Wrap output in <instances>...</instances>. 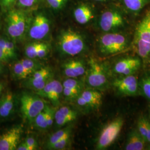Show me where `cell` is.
Masks as SVG:
<instances>
[{
    "instance_id": "1",
    "label": "cell",
    "mask_w": 150,
    "mask_h": 150,
    "mask_svg": "<svg viewBox=\"0 0 150 150\" xmlns=\"http://www.w3.org/2000/svg\"><path fill=\"white\" fill-rule=\"evenodd\" d=\"M59 45L61 51L69 56L77 55L84 50L85 42L78 33L68 30L60 36Z\"/></svg>"
},
{
    "instance_id": "2",
    "label": "cell",
    "mask_w": 150,
    "mask_h": 150,
    "mask_svg": "<svg viewBox=\"0 0 150 150\" xmlns=\"http://www.w3.org/2000/svg\"><path fill=\"white\" fill-rule=\"evenodd\" d=\"M127 45L126 38L121 33H108L100 38V51L104 54H116L125 50Z\"/></svg>"
},
{
    "instance_id": "3",
    "label": "cell",
    "mask_w": 150,
    "mask_h": 150,
    "mask_svg": "<svg viewBox=\"0 0 150 150\" xmlns=\"http://www.w3.org/2000/svg\"><path fill=\"white\" fill-rule=\"evenodd\" d=\"M123 120L117 117L102 129L97 142L98 150H105L115 142L123 127Z\"/></svg>"
},
{
    "instance_id": "4",
    "label": "cell",
    "mask_w": 150,
    "mask_h": 150,
    "mask_svg": "<svg viewBox=\"0 0 150 150\" xmlns=\"http://www.w3.org/2000/svg\"><path fill=\"white\" fill-rule=\"evenodd\" d=\"M46 106L41 98L24 93L21 97V110L23 117L29 121H33Z\"/></svg>"
},
{
    "instance_id": "5",
    "label": "cell",
    "mask_w": 150,
    "mask_h": 150,
    "mask_svg": "<svg viewBox=\"0 0 150 150\" xmlns=\"http://www.w3.org/2000/svg\"><path fill=\"white\" fill-rule=\"evenodd\" d=\"M86 81L88 86L94 88H101L107 84V74L104 67L93 59L89 61V70Z\"/></svg>"
},
{
    "instance_id": "6",
    "label": "cell",
    "mask_w": 150,
    "mask_h": 150,
    "mask_svg": "<svg viewBox=\"0 0 150 150\" xmlns=\"http://www.w3.org/2000/svg\"><path fill=\"white\" fill-rule=\"evenodd\" d=\"M26 28V19L20 11L13 10L7 17V30L11 38H17L23 35Z\"/></svg>"
},
{
    "instance_id": "7",
    "label": "cell",
    "mask_w": 150,
    "mask_h": 150,
    "mask_svg": "<svg viewBox=\"0 0 150 150\" xmlns=\"http://www.w3.org/2000/svg\"><path fill=\"white\" fill-rule=\"evenodd\" d=\"M113 86L120 93L126 96H134L139 92V81L134 75L115 80Z\"/></svg>"
},
{
    "instance_id": "8",
    "label": "cell",
    "mask_w": 150,
    "mask_h": 150,
    "mask_svg": "<svg viewBox=\"0 0 150 150\" xmlns=\"http://www.w3.org/2000/svg\"><path fill=\"white\" fill-rule=\"evenodd\" d=\"M22 133L21 126H16L0 136V150H16Z\"/></svg>"
},
{
    "instance_id": "9",
    "label": "cell",
    "mask_w": 150,
    "mask_h": 150,
    "mask_svg": "<svg viewBox=\"0 0 150 150\" xmlns=\"http://www.w3.org/2000/svg\"><path fill=\"white\" fill-rule=\"evenodd\" d=\"M141 61L138 57H127L119 60L113 67L114 72L123 76L134 75L141 67Z\"/></svg>"
},
{
    "instance_id": "10",
    "label": "cell",
    "mask_w": 150,
    "mask_h": 150,
    "mask_svg": "<svg viewBox=\"0 0 150 150\" xmlns=\"http://www.w3.org/2000/svg\"><path fill=\"white\" fill-rule=\"evenodd\" d=\"M50 31V22L42 15L35 17L30 27L29 35L34 40H41L45 38Z\"/></svg>"
},
{
    "instance_id": "11",
    "label": "cell",
    "mask_w": 150,
    "mask_h": 150,
    "mask_svg": "<svg viewBox=\"0 0 150 150\" xmlns=\"http://www.w3.org/2000/svg\"><path fill=\"white\" fill-rule=\"evenodd\" d=\"M123 23V17L116 11L104 12L100 20V26L103 31L108 32L121 26Z\"/></svg>"
},
{
    "instance_id": "12",
    "label": "cell",
    "mask_w": 150,
    "mask_h": 150,
    "mask_svg": "<svg viewBox=\"0 0 150 150\" xmlns=\"http://www.w3.org/2000/svg\"><path fill=\"white\" fill-rule=\"evenodd\" d=\"M51 71L47 67L39 68L35 71L28 81L29 86L36 91L41 90L51 80Z\"/></svg>"
},
{
    "instance_id": "13",
    "label": "cell",
    "mask_w": 150,
    "mask_h": 150,
    "mask_svg": "<svg viewBox=\"0 0 150 150\" xmlns=\"http://www.w3.org/2000/svg\"><path fill=\"white\" fill-rule=\"evenodd\" d=\"M64 75L69 78H76L84 75L86 67L83 62L79 60H71L64 63L63 66Z\"/></svg>"
},
{
    "instance_id": "14",
    "label": "cell",
    "mask_w": 150,
    "mask_h": 150,
    "mask_svg": "<svg viewBox=\"0 0 150 150\" xmlns=\"http://www.w3.org/2000/svg\"><path fill=\"white\" fill-rule=\"evenodd\" d=\"M76 117V112L68 106L61 107L54 113L55 122L59 127L74 121Z\"/></svg>"
},
{
    "instance_id": "15",
    "label": "cell",
    "mask_w": 150,
    "mask_h": 150,
    "mask_svg": "<svg viewBox=\"0 0 150 150\" xmlns=\"http://www.w3.org/2000/svg\"><path fill=\"white\" fill-rule=\"evenodd\" d=\"M146 141L139 131L133 129L129 132L125 149L126 150H142L145 148Z\"/></svg>"
},
{
    "instance_id": "16",
    "label": "cell",
    "mask_w": 150,
    "mask_h": 150,
    "mask_svg": "<svg viewBox=\"0 0 150 150\" xmlns=\"http://www.w3.org/2000/svg\"><path fill=\"white\" fill-rule=\"evenodd\" d=\"M135 38L150 42V12L137 27Z\"/></svg>"
},
{
    "instance_id": "17",
    "label": "cell",
    "mask_w": 150,
    "mask_h": 150,
    "mask_svg": "<svg viewBox=\"0 0 150 150\" xmlns=\"http://www.w3.org/2000/svg\"><path fill=\"white\" fill-rule=\"evenodd\" d=\"M80 95L85 100L88 107H98L102 103V95L98 91L87 90L82 92Z\"/></svg>"
},
{
    "instance_id": "18",
    "label": "cell",
    "mask_w": 150,
    "mask_h": 150,
    "mask_svg": "<svg viewBox=\"0 0 150 150\" xmlns=\"http://www.w3.org/2000/svg\"><path fill=\"white\" fill-rule=\"evenodd\" d=\"M74 16L76 21L81 25L88 23L93 17L91 9L86 5L78 7L74 11Z\"/></svg>"
},
{
    "instance_id": "19",
    "label": "cell",
    "mask_w": 150,
    "mask_h": 150,
    "mask_svg": "<svg viewBox=\"0 0 150 150\" xmlns=\"http://www.w3.org/2000/svg\"><path fill=\"white\" fill-rule=\"evenodd\" d=\"M13 97L11 92H8L0 100V116L7 117L13 108Z\"/></svg>"
},
{
    "instance_id": "20",
    "label": "cell",
    "mask_w": 150,
    "mask_h": 150,
    "mask_svg": "<svg viewBox=\"0 0 150 150\" xmlns=\"http://www.w3.org/2000/svg\"><path fill=\"white\" fill-rule=\"evenodd\" d=\"M134 42L139 56L144 59H149L150 57V42L136 38Z\"/></svg>"
},
{
    "instance_id": "21",
    "label": "cell",
    "mask_w": 150,
    "mask_h": 150,
    "mask_svg": "<svg viewBox=\"0 0 150 150\" xmlns=\"http://www.w3.org/2000/svg\"><path fill=\"white\" fill-rule=\"evenodd\" d=\"M62 92V84L59 81L54 80V86L47 98L54 103V105H57L59 103V97Z\"/></svg>"
},
{
    "instance_id": "22",
    "label": "cell",
    "mask_w": 150,
    "mask_h": 150,
    "mask_svg": "<svg viewBox=\"0 0 150 150\" xmlns=\"http://www.w3.org/2000/svg\"><path fill=\"white\" fill-rule=\"evenodd\" d=\"M139 92L150 101V74H145L139 81Z\"/></svg>"
},
{
    "instance_id": "23",
    "label": "cell",
    "mask_w": 150,
    "mask_h": 150,
    "mask_svg": "<svg viewBox=\"0 0 150 150\" xmlns=\"http://www.w3.org/2000/svg\"><path fill=\"white\" fill-rule=\"evenodd\" d=\"M148 0H122L124 5L131 11L138 12L142 10Z\"/></svg>"
},
{
    "instance_id": "24",
    "label": "cell",
    "mask_w": 150,
    "mask_h": 150,
    "mask_svg": "<svg viewBox=\"0 0 150 150\" xmlns=\"http://www.w3.org/2000/svg\"><path fill=\"white\" fill-rule=\"evenodd\" d=\"M13 72L18 79H24L30 75V73L23 67L20 61L13 65Z\"/></svg>"
},
{
    "instance_id": "25",
    "label": "cell",
    "mask_w": 150,
    "mask_h": 150,
    "mask_svg": "<svg viewBox=\"0 0 150 150\" xmlns=\"http://www.w3.org/2000/svg\"><path fill=\"white\" fill-rule=\"evenodd\" d=\"M70 132H71V131L70 129L68 128L62 129L54 132L50 136V139H48V147L51 146V145H54V144L56 143L57 142H58L66 135L70 134Z\"/></svg>"
},
{
    "instance_id": "26",
    "label": "cell",
    "mask_w": 150,
    "mask_h": 150,
    "mask_svg": "<svg viewBox=\"0 0 150 150\" xmlns=\"http://www.w3.org/2000/svg\"><path fill=\"white\" fill-rule=\"evenodd\" d=\"M0 48L4 50L11 59L15 56V49L13 43L3 38H0Z\"/></svg>"
},
{
    "instance_id": "27",
    "label": "cell",
    "mask_w": 150,
    "mask_h": 150,
    "mask_svg": "<svg viewBox=\"0 0 150 150\" xmlns=\"http://www.w3.org/2000/svg\"><path fill=\"white\" fill-rule=\"evenodd\" d=\"M41 42H33L28 45L25 49V54L29 59H35L37 57L38 51L42 46Z\"/></svg>"
},
{
    "instance_id": "28",
    "label": "cell",
    "mask_w": 150,
    "mask_h": 150,
    "mask_svg": "<svg viewBox=\"0 0 150 150\" xmlns=\"http://www.w3.org/2000/svg\"><path fill=\"white\" fill-rule=\"evenodd\" d=\"M149 122H150L149 120L145 116H140L137 121V129L139 131V134L143 137L145 141H146L148 124Z\"/></svg>"
},
{
    "instance_id": "29",
    "label": "cell",
    "mask_w": 150,
    "mask_h": 150,
    "mask_svg": "<svg viewBox=\"0 0 150 150\" xmlns=\"http://www.w3.org/2000/svg\"><path fill=\"white\" fill-rule=\"evenodd\" d=\"M35 126L38 129H45L48 127L46 118V111L45 109L40 113L33 120Z\"/></svg>"
},
{
    "instance_id": "30",
    "label": "cell",
    "mask_w": 150,
    "mask_h": 150,
    "mask_svg": "<svg viewBox=\"0 0 150 150\" xmlns=\"http://www.w3.org/2000/svg\"><path fill=\"white\" fill-rule=\"evenodd\" d=\"M20 61L23 67L30 73V74L39 69L38 63L31 59L28 58L27 59H22Z\"/></svg>"
},
{
    "instance_id": "31",
    "label": "cell",
    "mask_w": 150,
    "mask_h": 150,
    "mask_svg": "<svg viewBox=\"0 0 150 150\" xmlns=\"http://www.w3.org/2000/svg\"><path fill=\"white\" fill-rule=\"evenodd\" d=\"M70 137V134L66 135L62 139H60L56 143L54 144V145H51L48 148L52 150H63L66 147L68 144Z\"/></svg>"
},
{
    "instance_id": "32",
    "label": "cell",
    "mask_w": 150,
    "mask_h": 150,
    "mask_svg": "<svg viewBox=\"0 0 150 150\" xmlns=\"http://www.w3.org/2000/svg\"><path fill=\"white\" fill-rule=\"evenodd\" d=\"M62 86L64 87H67L70 88L81 90V86L80 82L76 79H74V78H69L64 81L62 83Z\"/></svg>"
},
{
    "instance_id": "33",
    "label": "cell",
    "mask_w": 150,
    "mask_h": 150,
    "mask_svg": "<svg viewBox=\"0 0 150 150\" xmlns=\"http://www.w3.org/2000/svg\"><path fill=\"white\" fill-rule=\"evenodd\" d=\"M80 92L81 90L77 89H73L63 87V94L64 95V96L69 98L77 97L80 93Z\"/></svg>"
},
{
    "instance_id": "34",
    "label": "cell",
    "mask_w": 150,
    "mask_h": 150,
    "mask_svg": "<svg viewBox=\"0 0 150 150\" xmlns=\"http://www.w3.org/2000/svg\"><path fill=\"white\" fill-rule=\"evenodd\" d=\"M45 110L46 111V118L48 127H51L54 123V111L48 106H45Z\"/></svg>"
},
{
    "instance_id": "35",
    "label": "cell",
    "mask_w": 150,
    "mask_h": 150,
    "mask_svg": "<svg viewBox=\"0 0 150 150\" xmlns=\"http://www.w3.org/2000/svg\"><path fill=\"white\" fill-rule=\"evenodd\" d=\"M48 4L54 9L61 8L67 1V0H47Z\"/></svg>"
},
{
    "instance_id": "36",
    "label": "cell",
    "mask_w": 150,
    "mask_h": 150,
    "mask_svg": "<svg viewBox=\"0 0 150 150\" xmlns=\"http://www.w3.org/2000/svg\"><path fill=\"white\" fill-rule=\"evenodd\" d=\"M25 143L28 146V150H36L38 147V144L36 139H35L33 137L28 136L26 138L25 140Z\"/></svg>"
},
{
    "instance_id": "37",
    "label": "cell",
    "mask_w": 150,
    "mask_h": 150,
    "mask_svg": "<svg viewBox=\"0 0 150 150\" xmlns=\"http://www.w3.org/2000/svg\"><path fill=\"white\" fill-rule=\"evenodd\" d=\"M48 46L45 43H42V46L40 47V48H39L38 51L36 58L41 59L45 57L48 54Z\"/></svg>"
},
{
    "instance_id": "38",
    "label": "cell",
    "mask_w": 150,
    "mask_h": 150,
    "mask_svg": "<svg viewBox=\"0 0 150 150\" xmlns=\"http://www.w3.org/2000/svg\"><path fill=\"white\" fill-rule=\"evenodd\" d=\"M38 0H18V4L22 7H29L33 5Z\"/></svg>"
},
{
    "instance_id": "39",
    "label": "cell",
    "mask_w": 150,
    "mask_h": 150,
    "mask_svg": "<svg viewBox=\"0 0 150 150\" xmlns=\"http://www.w3.org/2000/svg\"><path fill=\"white\" fill-rule=\"evenodd\" d=\"M10 58L5 52L0 48V60L3 62H6Z\"/></svg>"
},
{
    "instance_id": "40",
    "label": "cell",
    "mask_w": 150,
    "mask_h": 150,
    "mask_svg": "<svg viewBox=\"0 0 150 150\" xmlns=\"http://www.w3.org/2000/svg\"><path fill=\"white\" fill-rule=\"evenodd\" d=\"M15 0H1L2 5L4 7H8L14 2Z\"/></svg>"
},
{
    "instance_id": "41",
    "label": "cell",
    "mask_w": 150,
    "mask_h": 150,
    "mask_svg": "<svg viewBox=\"0 0 150 150\" xmlns=\"http://www.w3.org/2000/svg\"><path fill=\"white\" fill-rule=\"evenodd\" d=\"M16 150H29L28 146L26 145V144L25 143V142H22L21 144H20V145H18L17 147Z\"/></svg>"
},
{
    "instance_id": "42",
    "label": "cell",
    "mask_w": 150,
    "mask_h": 150,
    "mask_svg": "<svg viewBox=\"0 0 150 150\" xmlns=\"http://www.w3.org/2000/svg\"><path fill=\"white\" fill-rule=\"evenodd\" d=\"M3 89H4V86H3V85H2V83H0V94H1V92L3 90Z\"/></svg>"
},
{
    "instance_id": "43",
    "label": "cell",
    "mask_w": 150,
    "mask_h": 150,
    "mask_svg": "<svg viewBox=\"0 0 150 150\" xmlns=\"http://www.w3.org/2000/svg\"><path fill=\"white\" fill-rule=\"evenodd\" d=\"M147 150H150V143L149 144V145L148 146V147H147Z\"/></svg>"
},
{
    "instance_id": "44",
    "label": "cell",
    "mask_w": 150,
    "mask_h": 150,
    "mask_svg": "<svg viewBox=\"0 0 150 150\" xmlns=\"http://www.w3.org/2000/svg\"><path fill=\"white\" fill-rule=\"evenodd\" d=\"M95 1H103V0H95Z\"/></svg>"
},
{
    "instance_id": "45",
    "label": "cell",
    "mask_w": 150,
    "mask_h": 150,
    "mask_svg": "<svg viewBox=\"0 0 150 150\" xmlns=\"http://www.w3.org/2000/svg\"><path fill=\"white\" fill-rule=\"evenodd\" d=\"M149 113H150V105L149 106Z\"/></svg>"
},
{
    "instance_id": "46",
    "label": "cell",
    "mask_w": 150,
    "mask_h": 150,
    "mask_svg": "<svg viewBox=\"0 0 150 150\" xmlns=\"http://www.w3.org/2000/svg\"><path fill=\"white\" fill-rule=\"evenodd\" d=\"M1 61L0 60V68H1Z\"/></svg>"
}]
</instances>
